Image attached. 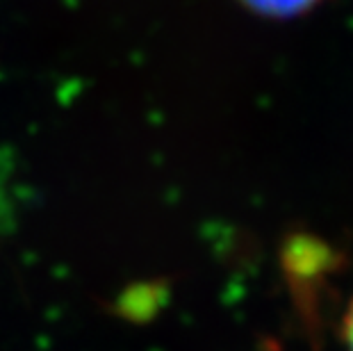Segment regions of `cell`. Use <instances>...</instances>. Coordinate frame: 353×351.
Listing matches in <instances>:
<instances>
[{
	"label": "cell",
	"mask_w": 353,
	"mask_h": 351,
	"mask_svg": "<svg viewBox=\"0 0 353 351\" xmlns=\"http://www.w3.org/2000/svg\"><path fill=\"white\" fill-rule=\"evenodd\" d=\"M251 10L267 14V17H296L307 10H312L319 0H242Z\"/></svg>",
	"instance_id": "obj_1"
},
{
	"label": "cell",
	"mask_w": 353,
	"mask_h": 351,
	"mask_svg": "<svg viewBox=\"0 0 353 351\" xmlns=\"http://www.w3.org/2000/svg\"><path fill=\"white\" fill-rule=\"evenodd\" d=\"M344 345H347V351H353V301L344 317Z\"/></svg>",
	"instance_id": "obj_2"
}]
</instances>
